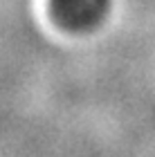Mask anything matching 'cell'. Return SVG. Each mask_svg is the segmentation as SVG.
<instances>
[{"instance_id":"cell-1","label":"cell","mask_w":155,"mask_h":157,"mask_svg":"<svg viewBox=\"0 0 155 157\" xmlns=\"http://www.w3.org/2000/svg\"><path fill=\"white\" fill-rule=\"evenodd\" d=\"M52 13L65 29L90 32L110 13L112 0H50Z\"/></svg>"}]
</instances>
